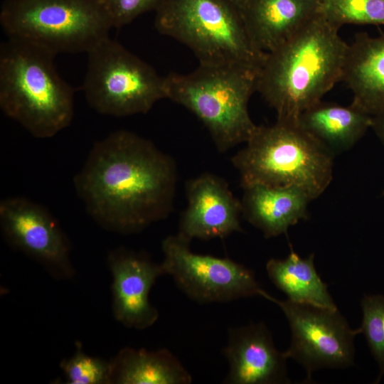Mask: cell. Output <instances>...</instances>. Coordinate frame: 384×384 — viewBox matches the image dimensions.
I'll use <instances>...</instances> for the list:
<instances>
[{
	"instance_id": "cell-10",
	"label": "cell",
	"mask_w": 384,
	"mask_h": 384,
	"mask_svg": "<svg viewBox=\"0 0 384 384\" xmlns=\"http://www.w3.org/2000/svg\"><path fill=\"white\" fill-rule=\"evenodd\" d=\"M190 243L178 233L161 243L164 274L188 297L205 304L260 296L263 289L250 269L228 258L195 253Z\"/></svg>"
},
{
	"instance_id": "cell-1",
	"label": "cell",
	"mask_w": 384,
	"mask_h": 384,
	"mask_svg": "<svg viewBox=\"0 0 384 384\" xmlns=\"http://www.w3.org/2000/svg\"><path fill=\"white\" fill-rule=\"evenodd\" d=\"M176 181L171 156L151 141L120 129L94 143L73 186L97 223L129 234L169 215Z\"/></svg>"
},
{
	"instance_id": "cell-17",
	"label": "cell",
	"mask_w": 384,
	"mask_h": 384,
	"mask_svg": "<svg viewBox=\"0 0 384 384\" xmlns=\"http://www.w3.org/2000/svg\"><path fill=\"white\" fill-rule=\"evenodd\" d=\"M341 81L353 93V105L371 116L384 111V33L356 35L348 44Z\"/></svg>"
},
{
	"instance_id": "cell-24",
	"label": "cell",
	"mask_w": 384,
	"mask_h": 384,
	"mask_svg": "<svg viewBox=\"0 0 384 384\" xmlns=\"http://www.w3.org/2000/svg\"><path fill=\"white\" fill-rule=\"evenodd\" d=\"M163 0H101L112 28H119L139 16L155 11Z\"/></svg>"
},
{
	"instance_id": "cell-18",
	"label": "cell",
	"mask_w": 384,
	"mask_h": 384,
	"mask_svg": "<svg viewBox=\"0 0 384 384\" xmlns=\"http://www.w3.org/2000/svg\"><path fill=\"white\" fill-rule=\"evenodd\" d=\"M373 117L352 103L343 106L322 100L305 110L299 124L333 152L346 151L371 128Z\"/></svg>"
},
{
	"instance_id": "cell-25",
	"label": "cell",
	"mask_w": 384,
	"mask_h": 384,
	"mask_svg": "<svg viewBox=\"0 0 384 384\" xmlns=\"http://www.w3.org/2000/svg\"><path fill=\"white\" fill-rule=\"evenodd\" d=\"M372 117L371 128L384 146V111Z\"/></svg>"
},
{
	"instance_id": "cell-19",
	"label": "cell",
	"mask_w": 384,
	"mask_h": 384,
	"mask_svg": "<svg viewBox=\"0 0 384 384\" xmlns=\"http://www.w3.org/2000/svg\"><path fill=\"white\" fill-rule=\"evenodd\" d=\"M110 383L189 384L192 376L169 350L122 348L111 361Z\"/></svg>"
},
{
	"instance_id": "cell-16",
	"label": "cell",
	"mask_w": 384,
	"mask_h": 384,
	"mask_svg": "<svg viewBox=\"0 0 384 384\" xmlns=\"http://www.w3.org/2000/svg\"><path fill=\"white\" fill-rule=\"evenodd\" d=\"M242 188V214L266 238L286 234L289 227L308 218L312 199L301 188L252 184Z\"/></svg>"
},
{
	"instance_id": "cell-9",
	"label": "cell",
	"mask_w": 384,
	"mask_h": 384,
	"mask_svg": "<svg viewBox=\"0 0 384 384\" xmlns=\"http://www.w3.org/2000/svg\"><path fill=\"white\" fill-rule=\"evenodd\" d=\"M260 297L277 304L286 316L291 330V341L284 351L305 370L306 380L322 368L342 369L353 365L354 338L361 333L352 329L337 308H326L280 300L261 291Z\"/></svg>"
},
{
	"instance_id": "cell-6",
	"label": "cell",
	"mask_w": 384,
	"mask_h": 384,
	"mask_svg": "<svg viewBox=\"0 0 384 384\" xmlns=\"http://www.w3.org/2000/svg\"><path fill=\"white\" fill-rule=\"evenodd\" d=\"M157 31L190 48L199 65L258 71L266 53L254 45L242 16L227 0H163Z\"/></svg>"
},
{
	"instance_id": "cell-23",
	"label": "cell",
	"mask_w": 384,
	"mask_h": 384,
	"mask_svg": "<svg viewBox=\"0 0 384 384\" xmlns=\"http://www.w3.org/2000/svg\"><path fill=\"white\" fill-rule=\"evenodd\" d=\"M60 367L69 384H110L111 361L85 354L78 345L75 353Z\"/></svg>"
},
{
	"instance_id": "cell-8",
	"label": "cell",
	"mask_w": 384,
	"mask_h": 384,
	"mask_svg": "<svg viewBox=\"0 0 384 384\" xmlns=\"http://www.w3.org/2000/svg\"><path fill=\"white\" fill-rule=\"evenodd\" d=\"M87 54L82 88L98 113L117 117L146 114L166 98L165 77L110 37Z\"/></svg>"
},
{
	"instance_id": "cell-14",
	"label": "cell",
	"mask_w": 384,
	"mask_h": 384,
	"mask_svg": "<svg viewBox=\"0 0 384 384\" xmlns=\"http://www.w3.org/2000/svg\"><path fill=\"white\" fill-rule=\"evenodd\" d=\"M230 384L289 383L287 357L274 346L272 334L262 322L231 328L223 350Z\"/></svg>"
},
{
	"instance_id": "cell-13",
	"label": "cell",
	"mask_w": 384,
	"mask_h": 384,
	"mask_svg": "<svg viewBox=\"0 0 384 384\" xmlns=\"http://www.w3.org/2000/svg\"><path fill=\"white\" fill-rule=\"evenodd\" d=\"M108 265L112 275V310L115 319L139 330L152 326L159 311L149 299L157 278L164 274L161 264L144 254L124 248L112 250Z\"/></svg>"
},
{
	"instance_id": "cell-15",
	"label": "cell",
	"mask_w": 384,
	"mask_h": 384,
	"mask_svg": "<svg viewBox=\"0 0 384 384\" xmlns=\"http://www.w3.org/2000/svg\"><path fill=\"white\" fill-rule=\"evenodd\" d=\"M321 11L320 0H247L241 15L254 45L268 53Z\"/></svg>"
},
{
	"instance_id": "cell-20",
	"label": "cell",
	"mask_w": 384,
	"mask_h": 384,
	"mask_svg": "<svg viewBox=\"0 0 384 384\" xmlns=\"http://www.w3.org/2000/svg\"><path fill=\"white\" fill-rule=\"evenodd\" d=\"M267 274L287 299L326 308H337L327 284L314 265V255L301 257L291 247L284 259L272 258L266 263Z\"/></svg>"
},
{
	"instance_id": "cell-7",
	"label": "cell",
	"mask_w": 384,
	"mask_h": 384,
	"mask_svg": "<svg viewBox=\"0 0 384 384\" xmlns=\"http://www.w3.org/2000/svg\"><path fill=\"white\" fill-rule=\"evenodd\" d=\"M0 23L8 37L55 55L87 53L112 28L101 0H3Z\"/></svg>"
},
{
	"instance_id": "cell-5",
	"label": "cell",
	"mask_w": 384,
	"mask_h": 384,
	"mask_svg": "<svg viewBox=\"0 0 384 384\" xmlns=\"http://www.w3.org/2000/svg\"><path fill=\"white\" fill-rule=\"evenodd\" d=\"M257 71L236 66L199 65L191 73L165 76L166 98L193 113L206 127L220 152L246 143L257 125L248 103L256 92Z\"/></svg>"
},
{
	"instance_id": "cell-2",
	"label": "cell",
	"mask_w": 384,
	"mask_h": 384,
	"mask_svg": "<svg viewBox=\"0 0 384 384\" xmlns=\"http://www.w3.org/2000/svg\"><path fill=\"white\" fill-rule=\"evenodd\" d=\"M338 30L320 11L266 53L257 73L256 92L275 110L277 119L298 120L341 81L348 44Z\"/></svg>"
},
{
	"instance_id": "cell-12",
	"label": "cell",
	"mask_w": 384,
	"mask_h": 384,
	"mask_svg": "<svg viewBox=\"0 0 384 384\" xmlns=\"http://www.w3.org/2000/svg\"><path fill=\"white\" fill-rule=\"evenodd\" d=\"M188 206L183 213L178 234L193 239L223 238L242 232V205L226 181L211 173L189 180L186 186Z\"/></svg>"
},
{
	"instance_id": "cell-26",
	"label": "cell",
	"mask_w": 384,
	"mask_h": 384,
	"mask_svg": "<svg viewBox=\"0 0 384 384\" xmlns=\"http://www.w3.org/2000/svg\"><path fill=\"white\" fill-rule=\"evenodd\" d=\"M227 1L230 4H231L241 14L247 0H227Z\"/></svg>"
},
{
	"instance_id": "cell-3",
	"label": "cell",
	"mask_w": 384,
	"mask_h": 384,
	"mask_svg": "<svg viewBox=\"0 0 384 384\" xmlns=\"http://www.w3.org/2000/svg\"><path fill=\"white\" fill-rule=\"evenodd\" d=\"M55 55L14 37L0 46V108L38 139L54 137L73 117L74 90L57 72Z\"/></svg>"
},
{
	"instance_id": "cell-22",
	"label": "cell",
	"mask_w": 384,
	"mask_h": 384,
	"mask_svg": "<svg viewBox=\"0 0 384 384\" xmlns=\"http://www.w3.org/2000/svg\"><path fill=\"white\" fill-rule=\"evenodd\" d=\"M361 306L363 317L360 329L378 365L379 380L384 374V296L365 295Z\"/></svg>"
},
{
	"instance_id": "cell-27",
	"label": "cell",
	"mask_w": 384,
	"mask_h": 384,
	"mask_svg": "<svg viewBox=\"0 0 384 384\" xmlns=\"http://www.w3.org/2000/svg\"><path fill=\"white\" fill-rule=\"evenodd\" d=\"M383 195H384V191H383Z\"/></svg>"
},
{
	"instance_id": "cell-4",
	"label": "cell",
	"mask_w": 384,
	"mask_h": 384,
	"mask_svg": "<svg viewBox=\"0 0 384 384\" xmlns=\"http://www.w3.org/2000/svg\"><path fill=\"white\" fill-rule=\"evenodd\" d=\"M334 152L298 120L257 126L245 146L231 159L242 187L252 184L297 186L315 199L332 179Z\"/></svg>"
},
{
	"instance_id": "cell-21",
	"label": "cell",
	"mask_w": 384,
	"mask_h": 384,
	"mask_svg": "<svg viewBox=\"0 0 384 384\" xmlns=\"http://www.w3.org/2000/svg\"><path fill=\"white\" fill-rule=\"evenodd\" d=\"M321 11L339 28L345 24L384 25V0H320Z\"/></svg>"
},
{
	"instance_id": "cell-11",
	"label": "cell",
	"mask_w": 384,
	"mask_h": 384,
	"mask_svg": "<svg viewBox=\"0 0 384 384\" xmlns=\"http://www.w3.org/2000/svg\"><path fill=\"white\" fill-rule=\"evenodd\" d=\"M0 227L9 245L54 275L65 278L73 274L69 241L43 206L26 197L4 198L0 202Z\"/></svg>"
}]
</instances>
